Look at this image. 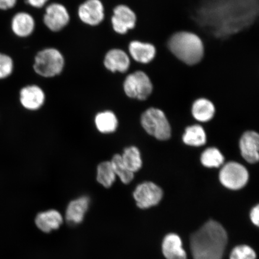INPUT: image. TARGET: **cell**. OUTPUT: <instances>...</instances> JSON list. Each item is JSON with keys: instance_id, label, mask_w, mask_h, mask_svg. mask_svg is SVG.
<instances>
[{"instance_id": "6da1fadb", "label": "cell", "mask_w": 259, "mask_h": 259, "mask_svg": "<svg viewBox=\"0 0 259 259\" xmlns=\"http://www.w3.org/2000/svg\"><path fill=\"white\" fill-rule=\"evenodd\" d=\"M228 242L224 227L210 220L191 235L190 251L193 259H222Z\"/></svg>"}, {"instance_id": "7a4b0ae2", "label": "cell", "mask_w": 259, "mask_h": 259, "mask_svg": "<svg viewBox=\"0 0 259 259\" xmlns=\"http://www.w3.org/2000/svg\"><path fill=\"white\" fill-rule=\"evenodd\" d=\"M167 47L178 60L188 66L199 63L204 55L202 40L193 32L180 31L175 33L168 41Z\"/></svg>"}, {"instance_id": "3957f363", "label": "cell", "mask_w": 259, "mask_h": 259, "mask_svg": "<svg viewBox=\"0 0 259 259\" xmlns=\"http://www.w3.org/2000/svg\"><path fill=\"white\" fill-rule=\"evenodd\" d=\"M65 64L64 56L59 50L53 47L46 48L35 55L33 69L38 76L52 78L63 73Z\"/></svg>"}, {"instance_id": "277c9868", "label": "cell", "mask_w": 259, "mask_h": 259, "mask_svg": "<svg viewBox=\"0 0 259 259\" xmlns=\"http://www.w3.org/2000/svg\"><path fill=\"white\" fill-rule=\"evenodd\" d=\"M141 123L145 131L157 140L167 141L171 137L170 123L160 108L152 106L146 109L141 115Z\"/></svg>"}, {"instance_id": "5b68a950", "label": "cell", "mask_w": 259, "mask_h": 259, "mask_svg": "<svg viewBox=\"0 0 259 259\" xmlns=\"http://www.w3.org/2000/svg\"><path fill=\"white\" fill-rule=\"evenodd\" d=\"M122 90L128 99L145 102L153 93V85L147 74L137 70L126 74L122 82Z\"/></svg>"}, {"instance_id": "8992f818", "label": "cell", "mask_w": 259, "mask_h": 259, "mask_svg": "<svg viewBox=\"0 0 259 259\" xmlns=\"http://www.w3.org/2000/svg\"><path fill=\"white\" fill-rule=\"evenodd\" d=\"M249 173L244 165L230 161L223 165L219 173V180L226 189L238 190L248 183Z\"/></svg>"}, {"instance_id": "52a82bcc", "label": "cell", "mask_w": 259, "mask_h": 259, "mask_svg": "<svg viewBox=\"0 0 259 259\" xmlns=\"http://www.w3.org/2000/svg\"><path fill=\"white\" fill-rule=\"evenodd\" d=\"M133 196L138 208L146 209L156 206L161 202L163 191L156 184L147 181L136 187Z\"/></svg>"}, {"instance_id": "ba28073f", "label": "cell", "mask_w": 259, "mask_h": 259, "mask_svg": "<svg viewBox=\"0 0 259 259\" xmlns=\"http://www.w3.org/2000/svg\"><path fill=\"white\" fill-rule=\"evenodd\" d=\"M111 23L116 34L124 35L135 28L137 16L128 6L120 3L113 9Z\"/></svg>"}, {"instance_id": "9c48e42d", "label": "cell", "mask_w": 259, "mask_h": 259, "mask_svg": "<svg viewBox=\"0 0 259 259\" xmlns=\"http://www.w3.org/2000/svg\"><path fill=\"white\" fill-rule=\"evenodd\" d=\"M70 21L69 12L63 4L53 3L45 8L43 22L49 30L54 32L62 31Z\"/></svg>"}, {"instance_id": "30bf717a", "label": "cell", "mask_w": 259, "mask_h": 259, "mask_svg": "<svg viewBox=\"0 0 259 259\" xmlns=\"http://www.w3.org/2000/svg\"><path fill=\"white\" fill-rule=\"evenodd\" d=\"M132 60L127 51L121 48H113L106 52L103 58V66L113 73L127 74L131 69Z\"/></svg>"}, {"instance_id": "8fae6325", "label": "cell", "mask_w": 259, "mask_h": 259, "mask_svg": "<svg viewBox=\"0 0 259 259\" xmlns=\"http://www.w3.org/2000/svg\"><path fill=\"white\" fill-rule=\"evenodd\" d=\"M77 16L84 24L97 27L105 20V6L101 0H86L77 8Z\"/></svg>"}, {"instance_id": "7c38bea8", "label": "cell", "mask_w": 259, "mask_h": 259, "mask_svg": "<svg viewBox=\"0 0 259 259\" xmlns=\"http://www.w3.org/2000/svg\"><path fill=\"white\" fill-rule=\"evenodd\" d=\"M45 101L46 95L44 90L35 84L24 86L19 92V102L28 111H38L44 106Z\"/></svg>"}, {"instance_id": "4fadbf2b", "label": "cell", "mask_w": 259, "mask_h": 259, "mask_svg": "<svg viewBox=\"0 0 259 259\" xmlns=\"http://www.w3.org/2000/svg\"><path fill=\"white\" fill-rule=\"evenodd\" d=\"M242 157L248 163H257L259 160V136L254 131H247L239 141Z\"/></svg>"}, {"instance_id": "5bb4252c", "label": "cell", "mask_w": 259, "mask_h": 259, "mask_svg": "<svg viewBox=\"0 0 259 259\" xmlns=\"http://www.w3.org/2000/svg\"><path fill=\"white\" fill-rule=\"evenodd\" d=\"M127 52L132 61L141 64L151 63L156 55L153 45L137 40L130 41Z\"/></svg>"}, {"instance_id": "9a60e30c", "label": "cell", "mask_w": 259, "mask_h": 259, "mask_svg": "<svg viewBox=\"0 0 259 259\" xmlns=\"http://www.w3.org/2000/svg\"><path fill=\"white\" fill-rule=\"evenodd\" d=\"M11 27L16 36L19 38L30 37L35 30V19L28 12H19L13 16Z\"/></svg>"}, {"instance_id": "2e32d148", "label": "cell", "mask_w": 259, "mask_h": 259, "mask_svg": "<svg viewBox=\"0 0 259 259\" xmlns=\"http://www.w3.org/2000/svg\"><path fill=\"white\" fill-rule=\"evenodd\" d=\"M161 251L166 259H187L182 239L174 233L164 236L161 244Z\"/></svg>"}, {"instance_id": "e0dca14e", "label": "cell", "mask_w": 259, "mask_h": 259, "mask_svg": "<svg viewBox=\"0 0 259 259\" xmlns=\"http://www.w3.org/2000/svg\"><path fill=\"white\" fill-rule=\"evenodd\" d=\"M90 199L88 196H82L70 201L67 207L66 219L72 225L79 224L83 221L88 210Z\"/></svg>"}, {"instance_id": "ac0fdd59", "label": "cell", "mask_w": 259, "mask_h": 259, "mask_svg": "<svg viewBox=\"0 0 259 259\" xmlns=\"http://www.w3.org/2000/svg\"><path fill=\"white\" fill-rule=\"evenodd\" d=\"M63 222L62 215L56 209H50L38 213L35 219L37 228L45 233L58 229Z\"/></svg>"}, {"instance_id": "d6986e66", "label": "cell", "mask_w": 259, "mask_h": 259, "mask_svg": "<svg viewBox=\"0 0 259 259\" xmlns=\"http://www.w3.org/2000/svg\"><path fill=\"white\" fill-rule=\"evenodd\" d=\"M191 112L196 120L206 122L211 120L215 116L216 107L210 100L201 97L193 102Z\"/></svg>"}, {"instance_id": "ffe728a7", "label": "cell", "mask_w": 259, "mask_h": 259, "mask_svg": "<svg viewBox=\"0 0 259 259\" xmlns=\"http://www.w3.org/2000/svg\"><path fill=\"white\" fill-rule=\"evenodd\" d=\"M95 124L100 134H113L118 127V119L115 113L110 110L99 112L95 115Z\"/></svg>"}, {"instance_id": "44dd1931", "label": "cell", "mask_w": 259, "mask_h": 259, "mask_svg": "<svg viewBox=\"0 0 259 259\" xmlns=\"http://www.w3.org/2000/svg\"><path fill=\"white\" fill-rule=\"evenodd\" d=\"M184 143L190 147H199L207 141L206 134L201 125L195 124L189 126L183 135Z\"/></svg>"}, {"instance_id": "7402d4cb", "label": "cell", "mask_w": 259, "mask_h": 259, "mask_svg": "<svg viewBox=\"0 0 259 259\" xmlns=\"http://www.w3.org/2000/svg\"><path fill=\"white\" fill-rule=\"evenodd\" d=\"M96 180L100 185L106 189L112 187L116 180L111 161L101 162L97 167Z\"/></svg>"}, {"instance_id": "603a6c76", "label": "cell", "mask_w": 259, "mask_h": 259, "mask_svg": "<svg viewBox=\"0 0 259 259\" xmlns=\"http://www.w3.org/2000/svg\"><path fill=\"white\" fill-rule=\"evenodd\" d=\"M121 155L123 163L133 173L137 172L142 166L141 152L135 146L126 147Z\"/></svg>"}, {"instance_id": "cb8c5ba5", "label": "cell", "mask_w": 259, "mask_h": 259, "mask_svg": "<svg viewBox=\"0 0 259 259\" xmlns=\"http://www.w3.org/2000/svg\"><path fill=\"white\" fill-rule=\"evenodd\" d=\"M200 161L206 167L218 168L224 164L225 157L218 148L210 147L203 152L200 156Z\"/></svg>"}, {"instance_id": "d4e9b609", "label": "cell", "mask_w": 259, "mask_h": 259, "mask_svg": "<svg viewBox=\"0 0 259 259\" xmlns=\"http://www.w3.org/2000/svg\"><path fill=\"white\" fill-rule=\"evenodd\" d=\"M111 162L113 169L114 170L116 178H118L124 184H129L134 180L135 174L128 170L123 163L121 155L116 154L112 158Z\"/></svg>"}, {"instance_id": "484cf974", "label": "cell", "mask_w": 259, "mask_h": 259, "mask_svg": "<svg viewBox=\"0 0 259 259\" xmlns=\"http://www.w3.org/2000/svg\"><path fill=\"white\" fill-rule=\"evenodd\" d=\"M257 254L250 246L242 244L236 246L230 254L229 259H256Z\"/></svg>"}, {"instance_id": "4316f807", "label": "cell", "mask_w": 259, "mask_h": 259, "mask_svg": "<svg viewBox=\"0 0 259 259\" xmlns=\"http://www.w3.org/2000/svg\"><path fill=\"white\" fill-rule=\"evenodd\" d=\"M14 61L8 54L0 53V80L8 78L14 73Z\"/></svg>"}, {"instance_id": "83f0119b", "label": "cell", "mask_w": 259, "mask_h": 259, "mask_svg": "<svg viewBox=\"0 0 259 259\" xmlns=\"http://www.w3.org/2000/svg\"><path fill=\"white\" fill-rule=\"evenodd\" d=\"M18 0H0V10L6 11L14 8Z\"/></svg>"}, {"instance_id": "f1b7e54d", "label": "cell", "mask_w": 259, "mask_h": 259, "mask_svg": "<svg viewBox=\"0 0 259 259\" xmlns=\"http://www.w3.org/2000/svg\"><path fill=\"white\" fill-rule=\"evenodd\" d=\"M250 218L252 224L258 227L259 225V206L257 205L252 208L250 213Z\"/></svg>"}, {"instance_id": "f546056e", "label": "cell", "mask_w": 259, "mask_h": 259, "mask_svg": "<svg viewBox=\"0 0 259 259\" xmlns=\"http://www.w3.org/2000/svg\"><path fill=\"white\" fill-rule=\"evenodd\" d=\"M49 1L50 0H26L29 5L36 9L44 8Z\"/></svg>"}]
</instances>
